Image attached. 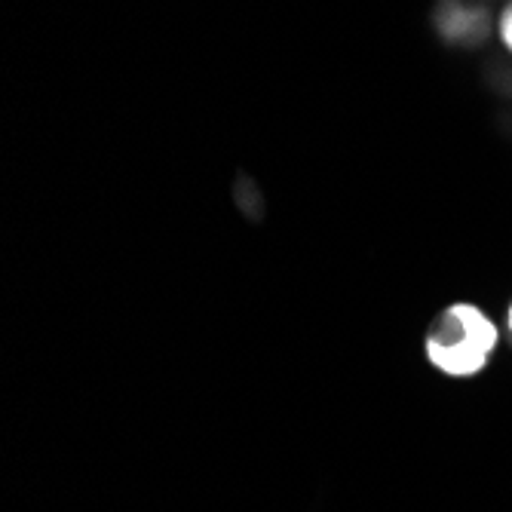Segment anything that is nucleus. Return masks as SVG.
<instances>
[{
    "instance_id": "nucleus-2",
    "label": "nucleus",
    "mask_w": 512,
    "mask_h": 512,
    "mask_svg": "<svg viewBox=\"0 0 512 512\" xmlns=\"http://www.w3.org/2000/svg\"><path fill=\"white\" fill-rule=\"evenodd\" d=\"M433 28L442 43L457 46V50H476L488 43L497 22L485 0H439L433 10Z\"/></svg>"
},
{
    "instance_id": "nucleus-4",
    "label": "nucleus",
    "mask_w": 512,
    "mask_h": 512,
    "mask_svg": "<svg viewBox=\"0 0 512 512\" xmlns=\"http://www.w3.org/2000/svg\"><path fill=\"white\" fill-rule=\"evenodd\" d=\"M506 332H509V338H512V301H509V307H506Z\"/></svg>"
},
{
    "instance_id": "nucleus-1",
    "label": "nucleus",
    "mask_w": 512,
    "mask_h": 512,
    "mask_svg": "<svg viewBox=\"0 0 512 512\" xmlns=\"http://www.w3.org/2000/svg\"><path fill=\"white\" fill-rule=\"evenodd\" d=\"M497 344V322L473 301H454L433 319L424 338V353L439 375L467 381L488 368Z\"/></svg>"
},
{
    "instance_id": "nucleus-3",
    "label": "nucleus",
    "mask_w": 512,
    "mask_h": 512,
    "mask_svg": "<svg viewBox=\"0 0 512 512\" xmlns=\"http://www.w3.org/2000/svg\"><path fill=\"white\" fill-rule=\"evenodd\" d=\"M497 37H500V43H503V50L512 56V0L509 4L500 10V16H497Z\"/></svg>"
}]
</instances>
